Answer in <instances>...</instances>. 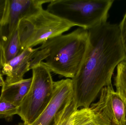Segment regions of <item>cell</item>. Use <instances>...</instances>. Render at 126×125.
Listing matches in <instances>:
<instances>
[{"label":"cell","instance_id":"cell-1","mask_svg":"<svg viewBox=\"0 0 126 125\" xmlns=\"http://www.w3.org/2000/svg\"><path fill=\"white\" fill-rule=\"evenodd\" d=\"M88 32L85 58L78 72L71 79L78 108H89L104 87L112 85L115 69L126 59L119 25L107 22Z\"/></svg>","mask_w":126,"mask_h":125},{"label":"cell","instance_id":"cell-2","mask_svg":"<svg viewBox=\"0 0 126 125\" xmlns=\"http://www.w3.org/2000/svg\"><path fill=\"white\" fill-rule=\"evenodd\" d=\"M89 43L88 30L79 28L49 39L39 48L51 72L72 79L81 67Z\"/></svg>","mask_w":126,"mask_h":125},{"label":"cell","instance_id":"cell-3","mask_svg":"<svg viewBox=\"0 0 126 125\" xmlns=\"http://www.w3.org/2000/svg\"><path fill=\"white\" fill-rule=\"evenodd\" d=\"M113 0H51L47 10L72 24L88 30L107 22Z\"/></svg>","mask_w":126,"mask_h":125},{"label":"cell","instance_id":"cell-4","mask_svg":"<svg viewBox=\"0 0 126 125\" xmlns=\"http://www.w3.org/2000/svg\"><path fill=\"white\" fill-rule=\"evenodd\" d=\"M73 26L43 9L20 21L18 30L23 50L63 34Z\"/></svg>","mask_w":126,"mask_h":125},{"label":"cell","instance_id":"cell-5","mask_svg":"<svg viewBox=\"0 0 126 125\" xmlns=\"http://www.w3.org/2000/svg\"><path fill=\"white\" fill-rule=\"evenodd\" d=\"M32 84L18 107L17 114L24 123H33L50 102L54 92L51 71L44 62L32 69Z\"/></svg>","mask_w":126,"mask_h":125},{"label":"cell","instance_id":"cell-6","mask_svg":"<svg viewBox=\"0 0 126 125\" xmlns=\"http://www.w3.org/2000/svg\"><path fill=\"white\" fill-rule=\"evenodd\" d=\"M97 102L90 106L98 125H126V102L112 85L104 87Z\"/></svg>","mask_w":126,"mask_h":125},{"label":"cell","instance_id":"cell-7","mask_svg":"<svg viewBox=\"0 0 126 125\" xmlns=\"http://www.w3.org/2000/svg\"><path fill=\"white\" fill-rule=\"evenodd\" d=\"M48 0H7L3 20L0 25L1 44L17 28L21 20L32 16L43 9Z\"/></svg>","mask_w":126,"mask_h":125},{"label":"cell","instance_id":"cell-8","mask_svg":"<svg viewBox=\"0 0 126 125\" xmlns=\"http://www.w3.org/2000/svg\"><path fill=\"white\" fill-rule=\"evenodd\" d=\"M54 92L50 102L31 125L23 123L16 125H54L61 109L73 96L72 79L67 78L54 81Z\"/></svg>","mask_w":126,"mask_h":125},{"label":"cell","instance_id":"cell-9","mask_svg":"<svg viewBox=\"0 0 126 125\" xmlns=\"http://www.w3.org/2000/svg\"><path fill=\"white\" fill-rule=\"evenodd\" d=\"M38 49V47L27 48L20 55L3 65L1 73L6 76L5 83L11 84L24 79L25 73L30 70V62Z\"/></svg>","mask_w":126,"mask_h":125},{"label":"cell","instance_id":"cell-10","mask_svg":"<svg viewBox=\"0 0 126 125\" xmlns=\"http://www.w3.org/2000/svg\"><path fill=\"white\" fill-rule=\"evenodd\" d=\"M32 78L2 87L0 98L19 107L32 84Z\"/></svg>","mask_w":126,"mask_h":125},{"label":"cell","instance_id":"cell-11","mask_svg":"<svg viewBox=\"0 0 126 125\" xmlns=\"http://www.w3.org/2000/svg\"><path fill=\"white\" fill-rule=\"evenodd\" d=\"M1 45L3 65L23 51L21 45L17 28L7 40L1 43Z\"/></svg>","mask_w":126,"mask_h":125},{"label":"cell","instance_id":"cell-12","mask_svg":"<svg viewBox=\"0 0 126 125\" xmlns=\"http://www.w3.org/2000/svg\"><path fill=\"white\" fill-rule=\"evenodd\" d=\"M78 109L77 103L73 96L58 112L54 125H73V116Z\"/></svg>","mask_w":126,"mask_h":125},{"label":"cell","instance_id":"cell-13","mask_svg":"<svg viewBox=\"0 0 126 125\" xmlns=\"http://www.w3.org/2000/svg\"><path fill=\"white\" fill-rule=\"evenodd\" d=\"M114 85L116 87V92L126 102V59L121 62L117 67Z\"/></svg>","mask_w":126,"mask_h":125},{"label":"cell","instance_id":"cell-14","mask_svg":"<svg viewBox=\"0 0 126 125\" xmlns=\"http://www.w3.org/2000/svg\"><path fill=\"white\" fill-rule=\"evenodd\" d=\"M73 125H98L90 107L83 108L75 112Z\"/></svg>","mask_w":126,"mask_h":125},{"label":"cell","instance_id":"cell-15","mask_svg":"<svg viewBox=\"0 0 126 125\" xmlns=\"http://www.w3.org/2000/svg\"><path fill=\"white\" fill-rule=\"evenodd\" d=\"M18 107L0 98V119L9 120L17 114Z\"/></svg>","mask_w":126,"mask_h":125},{"label":"cell","instance_id":"cell-16","mask_svg":"<svg viewBox=\"0 0 126 125\" xmlns=\"http://www.w3.org/2000/svg\"><path fill=\"white\" fill-rule=\"evenodd\" d=\"M119 27L121 41L126 54V12Z\"/></svg>","mask_w":126,"mask_h":125},{"label":"cell","instance_id":"cell-17","mask_svg":"<svg viewBox=\"0 0 126 125\" xmlns=\"http://www.w3.org/2000/svg\"><path fill=\"white\" fill-rule=\"evenodd\" d=\"M7 0H0V25L1 24L5 15Z\"/></svg>","mask_w":126,"mask_h":125},{"label":"cell","instance_id":"cell-18","mask_svg":"<svg viewBox=\"0 0 126 125\" xmlns=\"http://www.w3.org/2000/svg\"><path fill=\"white\" fill-rule=\"evenodd\" d=\"M3 62H2L1 40L0 34V73H1V70H2V68H3Z\"/></svg>","mask_w":126,"mask_h":125},{"label":"cell","instance_id":"cell-19","mask_svg":"<svg viewBox=\"0 0 126 125\" xmlns=\"http://www.w3.org/2000/svg\"><path fill=\"white\" fill-rule=\"evenodd\" d=\"M3 74L0 73V86L3 87L5 84V81L4 80L2 77Z\"/></svg>","mask_w":126,"mask_h":125}]
</instances>
